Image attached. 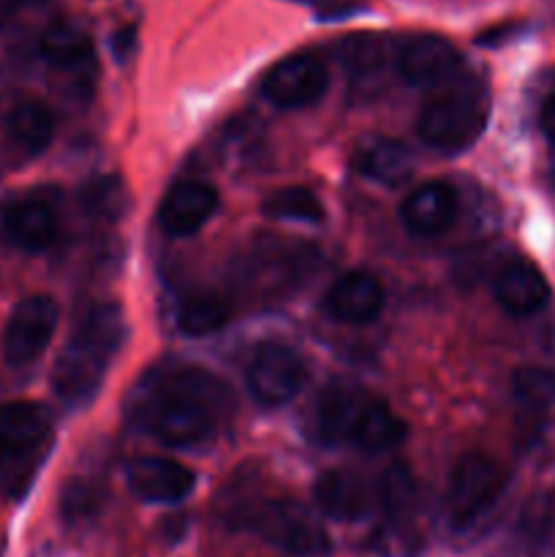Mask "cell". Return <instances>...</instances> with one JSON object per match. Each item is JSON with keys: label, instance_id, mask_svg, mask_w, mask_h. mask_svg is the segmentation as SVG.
<instances>
[{"label": "cell", "instance_id": "cell-26", "mask_svg": "<svg viewBox=\"0 0 555 557\" xmlns=\"http://www.w3.org/2000/svg\"><path fill=\"white\" fill-rule=\"evenodd\" d=\"M515 400L526 411H542L555 400V375L542 368H522L515 373L511 381Z\"/></svg>", "mask_w": 555, "mask_h": 557}, {"label": "cell", "instance_id": "cell-8", "mask_svg": "<svg viewBox=\"0 0 555 557\" xmlns=\"http://www.w3.org/2000/svg\"><path fill=\"white\" fill-rule=\"evenodd\" d=\"M60 310L52 297H27L11 310L3 332V357L11 368L30 364L47 351L54 330H58Z\"/></svg>", "mask_w": 555, "mask_h": 557}, {"label": "cell", "instance_id": "cell-6", "mask_svg": "<svg viewBox=\"0 0 555 557\" xmlns=\"http://www.w3.org/2000/svg\"><path fill=\"white\" fill-rule=\"evenodd\" d=\"M308 381V368L294 348L283 343H267L250 359L245 370V384L256 403L264 408H278L292 403Z\"/></svg>", "mask_w": 555, "mask_h": 557}, {"label": "cell", "instance_id": "cell-9", "mask_svg": "<svg viewBox=\"0 0 555 557\" xmlns=\"http://www.w3.org/2000/svg\"><path fill=\"white\" fill-rule=\"evenodd\" d=\"M397 74L411 87H444L457 79L462 69L460 49L444 36H411L397 49Z\"/></svg>", "mask_w": 555, "mask_h": 557}, {"label": "cell", "instance_id": "cell-30", "mask_svg": "<svg viewBox=\"0 0 555 557\" xmlns=\"http://www.w3.org/2000/svg\"><path fill=\"white\" fill-rule=\"evenodd\" d=\"M533 449L539 451V457H553L555 460V424H544L539 428L536 438H533Z\"/></svg>", "mask_w": 555, "mask_h": 557}, {"label": "cell", "instance_id": "cell-11", "mask_svg": "<svg viewBox=\"0 0 555 557\" xmlns=\"http://www.w3.org/2000/svg\"><path fill=\"white\" fill-rule=\"evenodd\" d=\"M313 500L319 511L337 522H359L379 506V484H370L362 473L335 468L316 479Z\"/></svg>", "mask_w": 555, "mask_h": 557}, {"label": "cell", "instance_id": "cell-25", "mask_svg": "<svg viewBox=\"0 0 555 557\" xmlns=\"http://www.w3.org/2000/svg\"><path fill=\"white\" fill-rule=\"evenodd\" d=\"M337 54H341V63L351 71V76L368 79V76L384 71L386 60H390V44H386L384 36H375V33L348 36L337 44Z\"/></svg>", "mask_w": 555, "mask_h": 557}, {"label": "cell", "instance_id": "cell-23", "mask_svg": "<svg viewBox=\"0 0 555 557\" xmlns=\"http://www.w3.org/2000/svg\"><path fill=\"white\" fill-rule=\"evenodd\" d=\"M9 136L16 147L36 156L49 147L54 136V117L41 101H20L9 112Z\"/></svg>", "mask_w": 555, "mask_h": 557}, {"label": "cell", "instance_id": "cell-16", "mask_svg": "<svg viewBox=\"0 0 555 557\" xmlns=\"http://www.w3.org/2000/svg\"><path fill=\"white\" fill-rule=\"evenodd\" d=\"M351 169L365 180L395 188L403 185L414 172L411 150L392 136H368L351 152Z\"/></svg>", "mask_w": 555, "mask_h": 557}, {"label": "cell", "instance_id": "cell-18", "mask_svg": "<svg viewBox=\"0 0 555 557\" xmlns=\"http://www.w3.org/2000/svg\"><path fill=\"white\" fill-rule=\"evenodd\" d=\"M408 430L403 419H397L390 411V406L375 397H365L362 408L354 417L351 430L346 435V444L365 455H384V451L397 449L406 441Z\"/></svg>", "mask_w": 555, "mask_h": 557}, {"label": "cell", "instance_id": "cell-32", "mask_svg": "<svg viewBox=\"0 0 555 557\" xmlns=\"http://www.w3.org/2000/svg\"><path fill=\"white\" fill-rule=\"evenodd\" d=\"M542 131H544V136H547V139L555 145V96H550L547 103H544V109H542Z\"/></svg>", "mask_w": 555, "mask_h": 557}, {"label": "cell", "instance_id": "cell-17", "mask_svg": "<svg viewBox=\"0 0 555 557\" xmlns=\"http://www.w3.org/2000/svg\"><path fill=\"white\" fill-rule=\"evenodd\" d=\"M495 299L509 315L526 319L550 302V286L542 272L528 261H509L495 277Z\"/></svg>", "mask_w": 555, "mask_h": 557}, {"label": "cell", "instance_id": "cell-29", "mask_svg": "<svg viewBox=\"0 0 555 557\" xmlns=\"http://www.w3.org/2000/svg\"><path fill=\"white\" fill-rule=\"evenodd\" d=\"M98 500H101V495H98V490L92 484L71 482L63 490V498H60V515H63V520L69 525L85 522L98 511Z\"/></svg>", "mask_w": 555, "mask_h": 557}, {"label": "cell", "instance_id": "cell-4", "mask_svg": "<svg viewBox=\"0 0 555 557\" xmlns=\"http://www.w3.org/2000/svg\"><path fill=\"white\" fill-rule=\"evenodd\" d=\"M250 531L270 547L294 557H324L332 553V539L321 517L294 500H267L250 515Z\"/></svg>", "mask_w": 555, "mask_h": 557}, {"label": "cell", "instance_id": "cell-5", "mask_svg": "<svg viewBox=\"0 0 555 557\" xmlns=\"http://www.w3.org/2000/svg\"><path fill=\"white\" fill-rule=\"evenodd\" d=\"M506 487V473L490 457L471 451L455 462L446 487V517L452 528L466 531L477 525L495 504Z\"/></svg>", "mask_w": 555, "mask_h": 557}, {"label": "cell", "instance_id": "cell-13", "mask_svg": "<svg viewBox=\"0 0 555 557\" xmlns=\"http://www.w3.org/2000/svg\"><path fill=\"white\" fill-rule=\"evenodd\" d=\"M215 185L205 183V180H183V183L172 185L169 194L163 196L158 221H161L163 232H169L172 237H188V234L199 232L215 215Z\"/></svg>", "mask_w": 555, "mask_h": 557}, {"label": "cell", "instance_id": "cell-21", "mask_svg": "<svg viewBox=\"0 0 555 557\" xmlns=\"http://www.w3.org/2000/svg\"><path fill=\"white\" fill-rule=\"evenodd\" d=\"M365 397L368 395L351 386H332L319 397L313 411V430L321 444H346V435Z\"/></svg>", "mask_w": 555, "mask_h": 557}, {"label": "cell", "instance_id": "cell-15", "mask_svg": "<svg viewBox=\"0 0 555 557\" xmlns=\"http://www.w3.org/2000/svg\"><path fill=\"white\" fill-rule=\"evenodd\" d=\"M457 194L444 180L417 185L400 205V221L414 237H439L455 223Z\"/></svg>", "mask_w": 555, "mask_h": 557}, {"label": "cell", "instance_id": "cell-20", "mask_svg": "<svg viewBox=\"0 0 555 557\" xmlns=\"http://www.w3.org/2000/svg\"><path fill=\"white\" fill-rule=\"evenodd\" d=\"M49 433V413L33 400H14L0 406V451L25 455L36 449Z\"/></svg>", "mask_w": 555, "mask_h": 557}, {"label": "cell", "instance_id": "cell-24", "mask_svg": "<svg viewBox=\"0 0 555 557\" xmlns=\"http://www.w3.org/2000/svg\"><path fill=\"white\" fill-rule=\"evenodd\" d=\"M261 212L272 221H294V223H316L324 221V207L321 201L310 194L308 188H281L272 190L264 201H261Z\"/></svg>", "mask_w": 555, "mask_h": 557}, {"label": "cell", "instance_id": "cell-2", "mask_svg": "<svg viewBox=\"0 0 555 557\" xmlns=\"http://www.w3.org/2000/svg\"><path fill=\"white\" fill-rule=\"evenodd\" d=\"M123 341L125 315L118 305H96L87 310L52 373V386L65 406H85L96 397Z\"/></svg>", "mask_w": 555, "mask_h": 557}, {"label": "cell", "instance_id": "cell-10", "mask_svg": "<svg viewBox=\"0 0 555 557\" xmlns=\"http://www.w3.org/2000/svg\"><path fill=\"white\" fill-rule=\"evenodd\" d=\"M38 54L44 63L60 76L71 82L79 90H90L98 74V58L96 44L74 22H54L44 30L41 41H38Z\"/></svg>", "mask_w": 555, "mask_h": 557}, {"label": "cell", "instance_id": "cell-12", "mask_svg": "<svg viewBox=\"0 0 555 557\" xmlns=\"http://www.w3.org/2000/svg\"><path fill=\"white\" fill-rule=\"evenodd\" d=\"M128 487L147 504H177L196 487V473L166 457H141L125 471Z\"/></svg>", "mask_w": 555, "mask_h": 557}, {"label": "cell", "instance_id": "cell-3", "mask_svg": "<svg viewBox=\"0 0 555 557\" xmlns=\"http://www.w3.org/2000/svg\"><path fill=\"white\" fill-rule=\"evenodd\" d=\"M488 117L490 92L482 82H449L424 103L417 131L435 150L460 152L482 136Z\"/></svg>", "mask_w": 555, "mask_h": 557}, {"label": "cell", "instance_id": "cell-27", "mask_svg": "<svg viewBox=\"0 0 555 557\" xmlns=\"http://www.w3.org/2000/svg\"><path fill=\"white\" fill-rule=\"evenodd\" d=\"M82 205L90 212V218L101 221H118L125 210V190L118 177H98L82 190Z\"/></svg>", "mask_w": 555, "mask_h": 557}, {"label": "cell", "instance_id": "cell-1", "mask_svg": "<svg viewBox=\"0 0 555 557\" xmlns=\"http://www.w3.org/2000/svg\"><path fill=\"white\" fill-rule=\"evenodd\" d=\"M226 408V392L199 368H185L158 381L141 403V419L150 433L172 449H190L215 435Z\"/></svg>", "mask_w": 555, "mask_h": 557}, {"label": "cell", "instance_id": "cell-7", "mask_svg": "<svg viewBox=\"0 0 555 557\" xmlns=\"http://www.w3.org/2000/svg\"><path fill=\"white\" fill-rule=\"evenodd\" d=\"M330 87V69L313 52H297L278 60L261 76V96L281 109H305L321 101Z\"/></svg>", "mask_w": 555, "mask_h": 557}, {"label": "cell", "instance_id": "cell-19", "mask_svg": "<svg viewBox=\"0 0 555 557\" xmlns=\"http://www.w3.org/2000/svg\"><path fill=\"white\" fill-rule=\"evenodd\" d=\"M3 234L11 245H16L20 250H38L49 248L54 243V234H58V221H54V212L49 210L44 201L38 199H25L16 201L5 210L3 218Z\"/></svg>", "mask_w": 555, "mask_h": 557}, {"label": "cell", "instance_id": "cell-14", "mask_svg": "<svg viewBox=\"0 0 555 557\" xmlns=\"http://www.w3.org/2000/svg\"><path fill=\"white\" fill-rule=\"evenodd\" d=\"M384 308V288L379 277L365 270L343 272L324 294V310L341 324H368Z\"/></svg>", "mask_w": 555, "mask_h": 557}, {"label": "cell", "instance_id": "cell-33", "mask_svg": "<svg viewBox=\"0 0 555 557\" xmlns=\"http://www.w3.org/2000/svg\"><path fill=\"white\" fill-rule=\"evenodd\" d=\"M22 5H25V0H0V25L14 20Z\"/></svg>", "mask_w": 555, "mask_h": 557}, {"label": "cell", "instance_id": "cell-31", "mask_svg": "<svg viewBox=\"0 0 555 557\" xmlns=\"http://www.w3.org/2000/svg\"><path fill=\"white\" fill-rule=\"evenodd\" d=\"M134 38H136V33H134V27H123V30L118 33V36L112 38V49H114V58L118 60H123L125 54L131 52V49H134Z\"/></svg>", "mask_w": 555, "mask_h": 557}, {"label": "cell", "instance_id": "cell-28", "mask_svg": "<svg viewBox=\"0 0 555 557\" xmlns=\"http://www.w3.org/2000/svg\"><path fill=\"white\" fill-rule=\"evenodd\" d=\"M417 504V487H414L411 473L403 466H392L381 473L379 482V506L390 515H408V509Z\"/></svg>", "mask_w": 555, "mask_h": 557}, {"label": "cell", "instance_id": "cell-22", "mask_svg": "<svg viewBox=\"0 0 555 557\" xmlns=\"http://www.w3.org/2000/svg\"><path fill=\"white\" fill-rule=\"evenodd\" d=\"M229 302L212 292H190L174 308L177 330L188 337H205L229 321Z\"/></svg>", "mask_w": 555, "mask_h": 557}]
</instances>
